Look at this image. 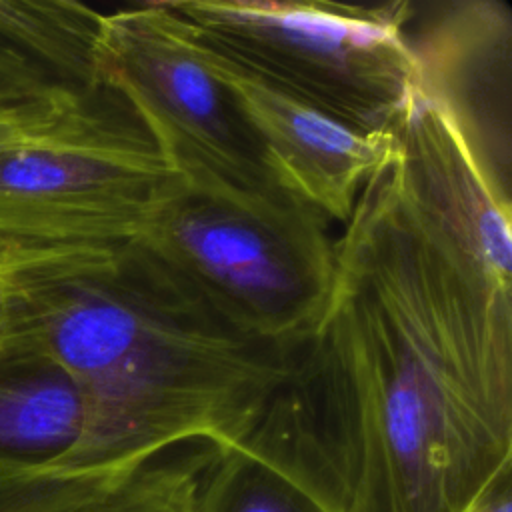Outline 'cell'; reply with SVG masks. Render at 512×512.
I'll return each mask as SVG.
<instances>
[{"label":"cell","instance_id":"cell-1","mask_svg":"<svg viewBox=\"0 0 512 512\" xmlns=\"http://www.w3.org/2000/svg\"><path fill=\"white\" fill-rule=\"evenodd\" d=\"M238 446L328 512H466L512 470V280L400 146L334 240L326 306Z\"/></svg>","mask_w":512,"mask_h":512},{"label":"cell","instance_id":"cell-2","mask_svg":"<svg viewBox=\"0 0 512 512\" xmlns=\"http://www.w3.org/2000/svg\"><path fill=\"white\" fill-rule=\"evenodd\" d=\"M0 326L32 338L84 404L60 470H124L180 444L238 446L290 352L220 316L142 244L0 254Z\"/></svg>","mask_w":512,"mask_h":512},{"label":"cell","instance_id":"cell-3","mask_svg":"<svg viewBox=\"0 0 512 512\" xmlns=\"http://www.w3.org/2000/svg\"><path fill=\"white\" fill-rule=\"evenodd\" d=\"M204 46L364 132H396L420 92L412 2L170 0Z\"/></svg>","mask_w":512,"mask_h":512},{"label":"cell","instance_id":"cell-4","mask_svg":"<svg viewBox=\"0 0 512 512\" xmlns=\"http://www.w3.org/2000/svg\"><path fill=\"white\" fill-rule=\"evenodd\" d=\"M294 198L168 184L134 240L240 332L294 350L330 296L334 240Z\"/></svg>","mask_w":512,"mask_h":512},{"label":"cell","instance_id":"cell-5","mask_svg":"<svg viewBox=\"0 0 512 512\" xmlns=\"http://www.w3.org/2000/svg\"><path fill=\"white\" fill-rule=\"evenodd\" d=\"M172 180L118 94H76L0 148V254L130 244Z\"/></svg>","mask_w":512,"mask_h":512},{"label":"cell","instance_id":"cell-6","mask_svg":"<svg viewBox=\"0 0 512 512\" xmlns=\"http://www.w3.org/2000/svg\"><path fill=\"white\" fill-rule=\"evenodd\" d=\"M98 78L128 104L184 184L294 198L272 176L250 124L166 2L102 14Z\"/></svg>","mask_w":512,"mask_h":512},{"label":"cell","instance_id":"cell-7","mask_svg":"<svg viewBox=\"0 0 512 512\" xmlns=\"http://www.w3.org/2000/svg\"><path fill=\"white\" fill-rule=\"evenodd\" d=\"M186 34L250 124L276 182L326 222L346 224L364 186L394 160L396 134L350 128Z\"/></svg>","mask_w":512,"mask_h":512},{"label":"cell","instance_id":"cell-8","mask_svg":"<svg viewBox=\"0 0 512 512\" xmlns=\"http://www.w3.org/2000/svg\"><path fill=\"white\" fill-rule=\"evenodd\" d=\"M416 4L408 24L420 90L456 124L488 180L510 198L512 16L494 0Z\"/></svg>","mask_w":512,"mask_h":512},{"label":"cell","instance_id":"cell-9","mask_svg":"<svg viewBox=\"0 0 512 512\" xmlns=\"http://www.w3.org/2000/svg\"><path fill=\"white\" fill-rule=\"evenodd\" d=\"M206 446L124 470H4L0 512H192Z\"/></svg>","mask_w":512,"mask_h":512},{"label":"cell","instance_id":"cell-10","mask_svg":"<svg viewBox=\"0 0 512 512\" xmlns=\"http://www.w3.org/2000/svg\"><path fill=\"white\" fill-rule=\"evenodd\" d=\"M82 426L84 404L70 374L32 338L0 326V472L54 466Z\"/></svg>","mask_w":512,"mask_h":512},{"label":"cell","instance_id":"cell-11","mask_svg":"<svg viewBox=\"0 0 512 512\" xmlns=\"http://www.w3.org/2000/svg\"><path fill=\"white\" fill-rule=\"evenodd\" d=\"M102 12L74 0H0V44L28 58L56 84L92 92L98 78Z\"/></svg>","mask_w":512,"mask_h":512},{"label":"cell","instance_id":"cell-12","mask_svg":"<svg viewBox=\"0 0 512 512\" xmlns=\"http://www.w3.org/2000/svg\"><path fill=\"white\" fill-rule=\"evenodd\" d=\"M192 512H328L308 490L240 446H206Z\"/></svg>","mask_w":512,"mask_h":512},{"label":"cell","instance_id":"cell-13","mask_svg":"<svg viewBox=\"0 0 512 512\" xmlns=\"http://www.w3.org/2000/svg\"><path fill=\"white\" fill-rule=\"evenodd\" d=\"M84 94L72 90H26L0 84V148L48 118L68 98Z\"/></svg>","mask_w":512,"mask_h":512},{"label":"cell","instance_id":"cell-14","mask_svg":"<svg viewBox=\"0 0 512 512\" xmlns=\"http://www.w3.org/2000/svg\"><path fill=\"white\" fill-rule=\"evenodd\" d=\"M512 470L502 472L466 512H512Z\"/></svg>","mask_w":512,"mask_h":512}]
</instances>
